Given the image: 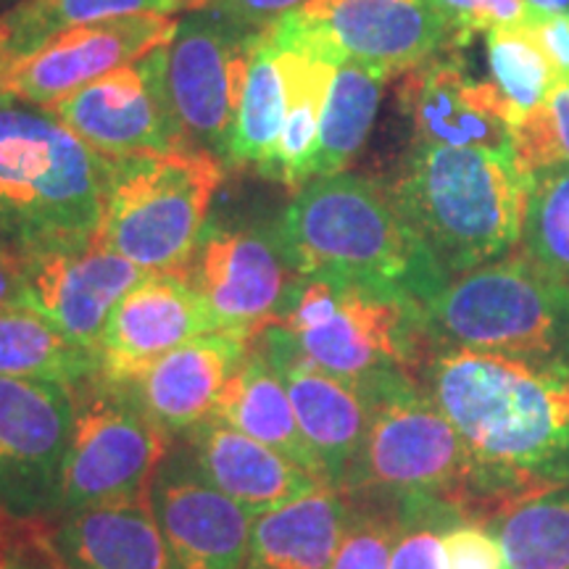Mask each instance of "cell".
Listing matches in <instances>:
<instances>
[{
    "instance_id": "obj_1",
    "label": "cell",
    "mask_w": 569,
    "mask_h": 569,
    "mask_svg": "<svg viewBox=\"0 0 569 569\" xmlns=\"http://www.w3.org/2000/svg\"><path fill=\"white\" fill-rule=\"evenodd\" d=\"M419 382L465 443L475 511L569 482V361L438 348Z\"/></svg>"
},
{
    "instance_id": "obj_2",
    "label": "cell",
    "mask_w": 569,
    "mask_h": 569,
    "mask_svg": "<svg viewBox=\"0 0 569 569\" xmlns=\"http://www.w3.org/2000/svg\"><path fill=\"white\" fill-rule=\"evenodd\" d=\"M301 277L382 290L425 309L448 277L403 217L390 184L340 172L301 184L280 217Z\"/></svg>"
},
{
    "instance_id": "obj_3",
    "label": "cell",
    "mask_w": 569,
    "mask_h": 569,
    "mask_svg": "<svg viewBox=\"0 0 569 569\" xmlns=\"http://www.w3.org/2000/svg\"><path fill=\"white\" fill-rule=\"evenodd\" d=\"M111 159L42 106L0 96V253L21 261L98 234Z\"/></svg>"
},
{
    "instance_id": "obj_4",
    "label": "cell",
    "mask_w": 569,
    "mask_h": 569,
    "mask_svg": "<svg viewBox=\"0 0 569 569\" xmlns=\"http://www.w3.org/2000/svg\"><path fill=\"white\" fill-rule=\"evenodd\" d=\"M528 182L515 153L411 142L390 190L443 272L459 277L515 253Z\"/></svg>"
},
{
    "instance_id": "obj_5",
    "label": "cell",
    "mask_w": 569,
    "mask_h": 569,
    "mask_svg": "<svg viewBox=\"0 0 569 569\" xmlns=\"http://www.w3.org/2000/svg\"><path fill=\"white\" fill-rule=\"evenodd\" d=\"M361 390L369 427L340 493L396 509L401 519L472 515L465 443L419 377L390 372Z\"/></svg>"
},
{
    "instance_id": "obj_6",
    "label": "cell",
    "mask_w": 569,
    "mask_h": 569,
    "mask_svg": "<svg viewBox=\"0 0 569 569\" xmlns=\"http://www.w3.org/2000/svg\"><path fill=\"white\" fill-rule=\"evenodd\" d=\"M301 359L361 388L390 372H422L430 356L425 309L359 284L301 277L274 319Z\"/></svg>"
},
{
    "instance_id": "obj_7",
    "label": "cell",
    "mask_w": 569,
    "mask_h": 569,
    "mask_svg": "<svg viewBox=\"0 0 569 569\" xmlns=\"http://www.w3.org/2000/svg\"><path fill=\"white\" fill-rule=\"evenodd\" d=\"M224 172L222 159L198 148L111 159L98 238L146 272L177 274L209 224Z\"/></svg>"
},
{
    "instance_id": "obj_8",
    "label": "cell",
    "mask_w": 569,
    "mask_h": 569,
    "mask_svg": "<svg viewBox=\"0 0 569 569\" xmlns=\"http://www.w3.org/2000/svg\"><path fill=\"white\" fill-rule=\"evenodd\" d=\"M425 332L430 351L475 348L569 361V284L509 253L451 277L425 306Z\"/></svg>"
},
{
    "instance_id": "obj_9",
    "label": "cell",
    "mask_w": 569,
    "mask_h": 569,
    "mask_svg": "<svg viewBox=\"0 0 569 569\" xmlns=\"http://www.w3.org/2000/svg\"><path fill=\"white\" fill-rule=\"evenodd\" d=\"M71 409L61 515L151 490L169 436L130 390L92 375L71 386Z\"/></svg>"
},
{
    "instance_id": "obj_10",
    "label": "cell",
    "mask_w": 569,
    "mask_h": 569,
    "mask_svg": "<svg viewBox=\"0 0 569 569\" xmlns=\"http://www.w3.org/2000/svg\"><path fill=\"white\" fill-rule=\"evenodd\" d=\"M261 34L211 6L177 19L167 42V90L188 148L209 151L227 163L248 61Z\"/></svg>"
},
{
    "instance_id": "obj_11",
    "label": "cell",
    "mask_w": 569,
    "mask_h": 569,
    "mask_svg": "<svg viewBox=\"0 0 569 569\" xmlns=\"http://www.w3.org/2000/svg\"><path fill=\"white\" fill-rule=\"evenodd\" d=\"M209 311L213 330L253 338L282 315L301 274L274 224L209 222L180 272Z\"/></svg>"
},
{
    "instance_id": "obj_12",
    "label": "cell",
    "mask_w": 569,
    "mask_h": 569,
    "mask_svg": "<svg viewBox=\"0 0 569 569\" xmlns=\"http://www.w3.org/2000/svg\"><path fill=\"white\" fill-rule=\"evenodd\" d=\"M71 415L69 386L0 377V515H61Z\"/></svg>"
},
{
    "instance_id": "obj_13",
    "label": "cell",
    "mask_w": 569,
    "mask_h": 569,
    "mask_svg": "<svg viewBox=\"0 0 569 569\" xmlns=\"http://www.w3.org/2000/svg\"><path fill=\"white\" fill-rule=\"evenodd\" d=\"M109 159L188 148L167 90V42L48 106Z\"/></svg>"
},
{
    "instance_id": "obj_14",
    "label": "cell",
    "mask_w": 569,
    "mask_h": 569,
    "mask_svg": "<svg viewBox=\"0 0 569 569\" xmlns=\"http://www.w3.org/2000/svg\"><path fill=\"white\" fill-rule=\"evenodd\" d=\"M151 507L169 569H240L253 519L198 469L193 457H163L151 480Z\"/></svg>"
},
{
    "instance_id": "obj_15",
    "label": "cell",
    "mask_w": 569,
    "mask_h": 569,
    "mask_svg": "<svg viewBox=\"0 0 569 569\" xmlns=\"http://www.w3.org/2000/svg\"><path fill=\"white\" fill-rule=\"evenodd\" d=\"M298 11L340 61L386 80L451 48L446 21L427 0H309Z\"/></svg>"
},
{
    "instance_id": "obj_16",
    "label": "cell",
    "mask_w": 569,
    "mask_h": 569,
    "mask_svg": "<svg viewBox=\"0 0 569 569\" xmlns=\"http://www.w3.org/2000/svg\"><path fill=\"white\" fill-rule=\"evenodd\" d=\"M177 19L142 13L71 27L17 61L3 96L48 109L69 92L172 40Z\"/></svg>"
},
{
    "instance_id": "obj_17",
    "label": "cell",
    "mask_w": 569,
    "mask_h": 569,
    "mask_svg": "<svg viewBox=\"0 0 569 569\" xmlns=\"http://www.w3.org/2000/svg\"><path fill=\"white\" fill-rule=\"evenodd\" d=\"M19 267L24 274L27 306L96 353L111 311L142 277L151 274L113 253L98 234L82 246L32 256Z\"/></svg>"
},
{
    "instance_id": "obj_18",
    "label": "cell",
    "mask_w": 569,
    "mask_h": 569,
    "mask_svg": "<svg viewBox=\"0 0 569 569\" xmlns=\"http://www.w3.org/2000/svg\"><path fill=\"white\" fill-rule=\"evenodd\" d=\"M398 103L415 142L515 153V113L490 80H478L457 56H436L403 74Z\"/></svg>"
},
{
    "instance_id": "obj_19",
    "label": "cell",
    "mask_w": 569,
    "mask_h": 569,
    "mask_svg": "<svg viewBox=\"0 0 569 569\" xmlns=\"http://www.w3.org/2000/svg\"><path fill=\"white\" fill-rule=\"evenodd\" d=\"M213 330V322L180 274L151 272L134 284L106 322L98 340V375L130 386L161 356Z\"/></svg>"
},
{
    "instance_id": "obj_20",
    "label": "cell",
    "mask_w": 569,
    "mask_h": 569,
    "mask_svg": "<svg viewBox=\"0 0 569 569\" xmlns=\"http://www.w3.org/2000/svg\"><path fill=\"white\" fill-rule=\"evenodd\" d=\"M280 369L293 403L298 427L322 467L327 486L343 488L369 427V398L361 388L301 359L288 346L277 325L261 327L253 336Z\"/></svg>"
},
{
    "instance_id": "obj_21",
    "label": "cell",
    "mask_w": 569,
    "mask_h": 569,
    "mask_svg": "<svg viewBox=\"0 0 569 569\" xmlns=\"http://www.w3.org/2000/svg\"><path fill=\"white\" fill-rule=\"evenodd\" d=\"M269 38L282 74L284 124L272 161L261 174L298 190L306 182V163L315 153L327 92L343 61L301 11L269 27Z\"/></svg>"
},
{
    "instance_id": "obj_22",
    "label": "cell",
    "mask_w": 569,
    "mask_h": 569,
    "mask_svg": "<svg viewBox=\"0 0 569 569\" xmlns=\"http://www.w3.org/2000/svg\"><path fill=\"white\" fill-rule=\"evenodd\" d=\"M248 343L251 338L238 332H206L161 356L124 388L167 436L193 432L213 417Z\"/></svg>"
},
{
    "instance_id": "obj_23",
    "label": "cell",
    "mask_w": 569,
    "mask_h": 569,
    "mask_svg": "<svg viewBox=\"0 0 569 569\" xmlns=\"http://www.w3.org/2000/svg\"><path fill=\"white\" fill-rule=\"evenodd\" d=\"M190 457L211 486L230 496L251 517L288 507L296 498L325 486L303 467L217 417L206 419L190 432Z\"/></svg>"
},
{
    "instance_id": "obj_24",
    "label": "cell",
    "mask_w": 569,
    "mask_h": 569,
    "mask_svg": "<svg viewBox=\"0 0 569 569\" xmlns=\"http://www.w3.org/2000/svg\"><path fill=\"white\" fill-rule=\"evenodd\" d=\"M53 538L71 569H169L151 490L67 511L53 525Z\"/></svg>"
},
{
    "instance_id": "obj_25",
    "label": "cell",
    "mask_w": 569,
    "mask_h": 569,
    "mask_svg": "<svg viewBox=\"0 0 569 569\" xmlns=\"http://www.w3.org/2000/svg\"><path fill=\"white\" fill-rule=\"evenodd\" d=\"M213 417L282 453L284 459L303 467L306 472H311L327 486L322 467H319L315 451L306 443L301 427H298L280 369L253 338L248 343L246 359L240 361V367L227 382Z\"/></svg>"
},
{
    "instance_id": "obj_26",
    "label": "cell",
    "mask_w": 569,
    "mask_h": 569,
    "mask_svg": "<svg viewBox=\"0 0 569 569\" xmlns=\"http://www.w3.org/2000/svg\"><path fill=\"white\" fill-rule=\"evenodd\" d=\"M348 522L338 488L319 486L288 507L253 519L248 569H332Z\"/></svg>"
},
{
    "instance_id": "obj_27",
    "label": "cell",
    "mask_w": 569,
    "mask_h": 569,
    "mask_svg": "<svg viewBox=\"0 0 569 569\" xmlns=\"http://www.w3.org/2000/svg\"><path fill=\"white\" fill-rule=\"evenodd\" d=\"M98 353L63 336L30 306H0V377L77 386L98 375Z\"/></svg>"
},
{
    "instance_id": "obj_28",
    "label": "cell",
    "mask_w": 569,
    "mask_h": 569,
    "mask_svg": "<svg viewBox=\"0 0 569 569\" xmlns=\"http://www.w3.org/2000/svg\"><path fill=\"white\" fill-rule=\"evenodd\" d=\"M386 82V77L365 67L340 63L327 92L315 153L306 163V182L346 172L372 132Z\"/></svg>"
},
{
    "instance_id": "obj_29",
    "label": "cell",
    "mask_w": 569,
    "mask_h": 569,
    "mask_svg": "<svg viewBox=\"0 0 569 569\" xmlns=\"http://www.w3.org/2000/svg\"><path fill=\"white\" fill-rule=\"evenodd\" d=\"M284 124V88L269 30L253 46L240 98L227 167H253L264 172L272 161Z\"/></svg>"
},
{
    "instance_id": "obj_30",
    "label": "cell",
    "mask_w": 569,
    "mask_h": 569,
    "mask_svg": "<svg viewBox=\"0 0 569 569\" xmlns=\"http://www.w3.org/2000/svg\"><path fill=\"white\" fill-rule=\"evenodd\" d=\"M493 536L507 569H569V482L498 511Z\"/></svg>"
},
{
    "instance_id": "obj_31",
    "label": "cell",
    "mask_w": 569,
    "mask_h": 569,
    "mask_svg": "<svg viewBox=\"0 0 569 569\" xmlns=\"http://www.w3.org/2000/svg\"><path fill=\"white\" fill-rule=\"evenodd\" d=\"M177 11H182L180 0H24L11 11L0 13V24L9 34L17 59H24L46 46L53 34L71 27L142 13L172 17Z\"/></svg>"
},
{
    "instance_id": "obj_32",
    "label": "cell",
    "mask_w": 569,
    "mask_h": 569,
    "mask_svg": "<svg viewBox=\"0 0 569 569\" xmlns=\"http://www.w3.org/2000/svg\"><path fill=\"white\" fill-rule=\"evenodd\" d=\"M519 253L569 284V163L530 174Z\"/></svg>"
},
{
    "instance_id": "obj_33",
    "label": "cell",
    "mask_w": 569,
    "mask_h": 569,
    "mask_svg": "<svg viewBox=\"0 0 569 569\" xmlns=\"http://www.w3.org/2000/svg\"><path fill=\"white\" fill-rule=\"evenodd\" d=\"M490 82L509 103L517 124L549 101L557 77L528 27H501L486 34ZM515 124V127H517Z\"/></svg>"
},
{
    "instance_id": "obj_34",
    "label": "cell",
    "mask_w": 569,
    "mask_h": 569,
    "mask_svg": "<svg viewBox=\"0 0 569 569\" xmlns=\"http://www.w3.org/2000/svg\"><path fill=\"white\" fill-rule=\"evenodd\" d=\"M348 501V522L332 569H388L390 551L403 530L396 509L372 501Z\"/></svg>"
},
{
    "instance_id": "obj_35",
    "label": "cell",
    "mask_w": 569,
    "mask_h": 569,
    "mask_svg": "<svg viewBox=\"0 0 569 569\" xmlns=\"http://www.w3.org/2000/svg\"><path fill=\"white\" fill-rule=\"evenodd\" d=\"M515 159L528 174L569 163V84H557L549 101L515 127Z\"/></svg>"
},
{
    "instance_id": "obj_36",
    "label": "cell",
    "mask_w": 569,
    "mask_h": 569,
    "mask_svg": "<svg viewBox=\"0 0 569 569\" xmlns=\"http://www.w3.org/2000/svg\"><path fill=\"white\" fill-rule=\"evenodd\" d=\"M446 21L451 48L467 46L475 34L501 27H528L536 13L525 0H427Z\"/></svg>"
},
{
    "instance_id": "obj_37",
    "label": "cell",
    "mask_w": 569,
    "mask_h": 569,
    "mask_svg": "<svg viewBox=\"0 0 569 569\" xmlns=\"http://www.w3.org/2000/svg\"><path fill=\"white\" fill-rule=\"evenodd\" d=\"M0 569H71L56 546L51 519L0 515Z\"/></svg>"
},
{
    "instance_id": "obj_38",
    "label": "cell",
    "mask_w": 569,
    "mask_h": 569,
    "mask_svg": "<svg viewBox=\"0 0 569 569\" xmlns=\"http://www.w3.org/2000/svg\"><path fill=\"white\" fill-rule=\"evenodd\" d=\"M446 519L411 517L403 519V530L390 551L388 569H448L443 536L438 525Z\"/></svg>"
},
{
    "instance_id": "obj_39",
    "label": "cell",
    "mask_w": 569,
    "mask_h": 569,
    "mask_svg": "<svg viewBox=\"0 0 569 569\" xmlns=\"http://www.w3.org/2000/svg\"><path fill=\"white\" fill-rule=\"evenodd\" d=\"M448 569H507L501 543L493 532L472 522H457L443 532Z\"/></svg>"
},
{
    "instance_id": "obj_40",
    "label": "cell",
    "mask_w": 569,
    "mask_h": 569,
    "mask_svg": "<svg viewBox=\"0 0 569 569\" xmlns=\"http://www.w3.org/2000/svg\"><path fill=\"white\" fill-rule=\"evenodd\" d=\"M306 3L309 0H209L206 6L224 13L234 24L261 34Z\"/></svg>"
},
{
    "instance_id": "obj_41",
    "label": "cell",
    "mask_w": 569,
    "mask_h": 569,
    "mask_svg": "<svg viewBox=\"0 0 569 569\" xmlns=\"http://www.w3.org/2000/svg\"><path fill=\"white\" fill-rule=\"evenodd\" d=\"M528 30L553 69L557 84H569V13L536 17Z\"/></svg>"
},
{
    "instance_id": "obj_42",
    "label": "cell",
    "mask_w": 569,
    "mask_h": 569,
    "mask_svg": "<svg viewBox=\"0 0 569 569\" xmlns=\"http://www.w3.org/2000/svg\"><path fill=\"white\" fill-rule=\"evenodd\" d=\"M0 306H27L24 274L17 261L0 253Z\"/></svg>"
},
{
    "instance_id": "obj_43",
    "label": "cell",
    "mask_w": 569,
    "mask_h": 569,
    "mask_svg": "<svg viewBox=\"0 0 569 569\" xmlns=\"http://www.w3.org/2000/svg\"><path fill=\"white\" fill-rule=\"evenodd\" d=\"M17 53H13L11 42H9V34H6L3 24H0V96H3L6 90V82H9L11 77V69L17 67Z\"/></svg>"
},
{
    "instance_id": "obj_44",
    "label": "cell",
    "mask_w": 569,
    "mask_h": 569,
    "mask_svg": "<svg viewBox=\"0 0 569 569\" xmlns=\"http://www.w3.org/2000/svg\"><path fill=\"white\" fill-rule=\"evenodd\" d=\"M536 17H553V13H569V0H525Z\"/></svg>"
},
{
    "instance_id": "obj_45",
    "label": "cell",
    "mask_w": 569,
    "mask_h": 569,
    "mask_svg": "<svg viewBox=\"0 0 569 569\" xmlns=\"http://www.w3.org/2000/svg\"><path fill=\"white\" fill-rule=\"evenodd\" d=\"M209 3V0H180L182 11H193V9H201V6Z\"/></svg>"
},
{
    "instance_id": "obj_46",
    "label": "cell",
    "mask_w": 569,
    "mask_h": 569,
    "mask_svg": "<svg viewBox=\"0 0 569 569\" xmlns=\"http://www.w3.org/2000/svg\"><path fill=\"white\" fill-rule=\"evenodd\" d=\"M19 3H24V0H0V13L11 11L13 6H19Z\"/></svg>"
},
{
    "instance_id": "obj_47",
    "label": "cell",
    "mask_w": 569,
    "mask_h": 569,
    "mask_svg": "<svg viewBox=\"0 0 569 569\" xmlns=\"http://www.w3.org/2000/svg\"><path fill=\"white\" fill-rule=\"evenodd\" d=\"M240 569H248V567H246V565H243V567H240Z\"/></svg>"
}]
</instances>
